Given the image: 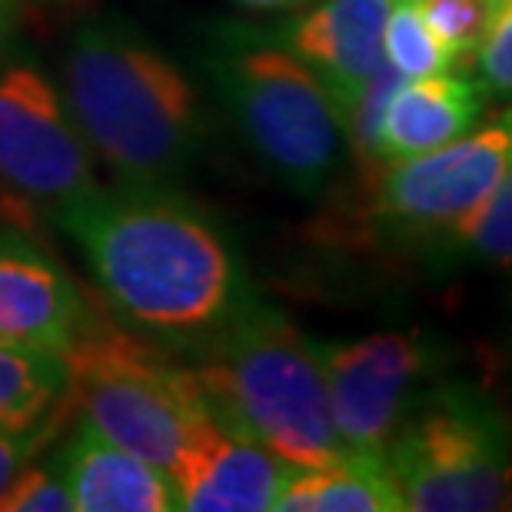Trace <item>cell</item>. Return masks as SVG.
I'll return each instance as SVG.
<instances>
[{
	"label": "cell",
	"instance_id": "cell-1",
	"mask_svg": "<svg viewBox=\"0 0 512 512\" xmlns=\"http://www.w3.org/2000/svg\"><path fill=\"white\" fill-rule=\"evenodd\" d=\"M54 223L110 313L167 350H200L256 303L233 237L173 187H94Z\"/></svg>",
	"mask_w": 512,
	"mask_h": 512
},
{
	"label": "cell",
	"instance_id": "cell-2",
	"mask_svg": "<svg viewBox=\"0 0 512 512\" xmlns=\"http://www.w3.org/2000/svg\"><path fill=\"white\" fill-rule=\"evenodd\" d=\"M60 94L90 153L120 183L173 187L207 143V110L187 67L124 14L77 20Z\"/></svg>",
	"mask_w": 512,
	"mask_h": 512
},
{
	"label": "cell",
	"instance_id": "cell-3",
	"mask_svg": "<svg viewBox=\"0 0 512 512\" xmlns=\"http://www.w3.org/2000/svg\"><path fill=\"white\" fill-rule=\"evenodd\" d=\"M190 370L207 413L266 446L286 466L316 469L346 456L316 343L280 310L256 300L227 330L193 350Z\"/></svg>",
	"mask_w": 512,
	"mask_h": 512
},
{
	"label": "cell",
	"instance_id": "cell-4",
	"mask_svg": "<svg viewBox=\"0 0 512 512\" xmlns=\"http://www.w3.org/2000/svg\"><path fill=\"white\" fill-rule=\"evenodd\" d=\"M200 64L253 157L283 187L320 197L346 163L340 110L276 30L210 20Z\"/></svg>",
	"mask_w": 512,
	"mask_h": 512
},
{
	"label": "cell",
	"instance_id": "cell-5",
	"mask_svg": "<svg viewBox=\"0 0 512 512\" xmlns=\"http://www.w3.org/2000/svg\"><path fill=\"white\" fill-rule=\"evenodd\" d=\"M64 360L84 419L163 473L177 463L193 426L210 416L190 366L127 326L90 316Z\"/></svg>",
	"mask_w": 512,
	"mask_h": 512
},
{
	"label": "cell",
	"instance_id": "cell-6",
	"mask_svg": "<svg viewBox=\"0 0 512 512\" xmlns=\"http://www.w3.org/2000/svg\"><path fill=\"white\" fill-rule=\"evenodd\" d=\"M383 463L416 512H493L509 506L506 426L473 386L423 393L389 439Z\"/></svg>",
	"mask_w": 512,
	"mask_h": 512
},
{
	"label": "cell",
	"instance_id": "cell-7",
	"mask_svg": "<svg viewBox=\"0 0 512 512\" xmlns=\"http://www.w3.org/2000/svg\"><path fill=\"white\" fill-rule=\"evenodd\" d=\"M94 187V153L60 87L24 44L0 37V197L54 220Z\"/></svg>",
	"mask_w": 512,
	"mask_h": 512
},
{
	"label": "cell",
	"instance_id": "cell-8",
	"mask_svg": "<svg viewBox=\"0 0 512 512\" xmlns=\"http://www.w3.org/2000/svg\"><path fill=\"white\" fill-rule=\"evenodd\" d=\"M512 167V130L503 114L446 147L386 163L376 190V217L389 230L439 237L453 247L456 230Z\"/></svg>",
	"mask_w": 512,
	"mask_h": 512
},
{
	"label": "cell",
	"instance_id": "cell-9",
	"mask_svg": "<svg viewBox=\"0 0 512 512\" xmlns=\"http://www.w3.org/2000/svg\"><path fill=\"white\" fill-rule=\"evenodd\" d=\"M330 416L346 453L380 456L423 393L436 353L423 333H373L346 343H316Z\"/></svg>",
	"mask_w": 512,
	"mask_h": 512
},
{
	"label": "cell",
	"instance_id": "cell-10",
	"mask_svg": "<svg viewBox=\"0 0 512 512\" xmlns=\"http://www.w3.org/2000/svg\"><path fill=\"white\" fill-rule=\"evenodd\" d=\"M90 316L64 263L20 223H0V343L64 356Z\"/></svg>",
	"mask_w": 512,
	"mask_h": 512
},
{
	"label": "cell",
	"instance_id": "cell-11",
	"mask_svg": "<svg viewBox=\"0 0 512 512\" xmlns=\"http://www.w3.org/2000/svg\"><path fill=\"white\" fill-rule=\"evenodd\" d=\"M293 466L270 449L207 416L170 469L177 509L187 512H270Z\"/></svg>",
	"mask_w": 512,
	"mask_h": 512
},
{
	"label": "cell",
	"instance_id": "cell-12",
	"mask_svg": "<svg viewBox=\"0 0 512 512\" xmlns=\"http://www.w3.org/2000/svg\"><path fill=\"white\" fill-rule=\"evenodd\" d=\"M393 0H320L276 30L280 40L313 70L340 110L383 64V24Z\"/></svg>",
	"mask_w": 512,
	"mask_h": 512
},
{
	"label": "cell",
	"instance_id": "cell-13",
	"mask_svg": "<svg viewBox=\"0 0 512 512\" xmlns=\"http://www.w3.org/2000/svg\"><path fill=\"white\" fill-rule=\"evenodd\" d=\"M486 100V87L456 70L406 77L383 110L376 160L386 167L466 137L483 117Z\"/></svg>",
	"mask_w": 512,
	"mask_h": 512
},
{
	"label": "cell",
	"instance_id": "cell-14",
	"mask_svg": "<svg viewBox=\"0 0 512 512\" xmlns=\"http://www.w3.org/2000/svg\"><path fill=\"white\" fill-rule=\"evenodd\" d=\"M54 463L80 512H170L177 509L170 476L147 459L127 453L80 419Z\"/></svg>",
	"mask_w": 512,
	"mask_h": 512
},
{
	"label": "cell",
	"instance_id": "cell-15",
	"mask_svg": "<svg viewBox=\"0 0 512 512\" xmlns=\"http://www.w3.org/2000/svg\"><path fill=\"white\" fill-rule=\"evenodd\" d=\"M280 512H403V496L380 456L346 453L340 463L290 469L276 496Z\"/></svg>",
	"mask_w": 512,
	"mask_h": 512
},
{
	"label": "cell",
	"instance_id": "cell-16",
	"mask_svg": "<svg viewBox=\"0 0 512 512\" xmlns=\"http://www.w3.org/2000/svg\"><path fill=\"white\" fill-rule=\"evenodd\" d=\"M70 396V366L60 353L0 343V433H54Z\"/></svg>",
	"mask_w": 512,
	"mask_h": 512
},
{
	"label": "cell",
	"instance_id": "cell-17",
	"mask_svg": "<svg viewBox=\"0 0 512 512\" xmlns=\"http://www.w3.org/2000/svg\"><path fill=\"white\" fill-rule=\"evenodd\" d=\"M383 57L403 77H426V74H443V70H456L446 50L429 34V27L423 24L413 0L389 4L383 24Z\"/></svg>",
	"mask_w": 512,
	"mask_h": 512
},
{
	"label": "cell",
	"instance_id": "cell-18",
	"mask_svg": "<svg viewBox=\"0 0 512 512\" xmlns=\"http://www.w3.org/2000/svg\"><path fill=\"white\" fill-rule=\"evenodd\" d=\"M413 4L436 44L449 54L453 67H459L473 60L496 0H413Z\"/></svg>",
	"mask_w": 512,
	"mask_h": 512
},
{
	"label": "cell",
	"instance_id": "cell-19",
	"mask_svg": "<svg viewBox=\"0 0 512 512\" xmlns=\"http://www.w3.org/2000/svg\"><path fill=\"white\" fill-rule=\"evenodd\" d=\"M512 180L503 177L493 187V193L469 213L463 227L456 230L453 247H466L476 260L486 263H509V243H512Z\"/></svg>",
	"mask_w": 512,
	"mask_h": 512
},
{
	"label": "cell",
	"instance_id": "cell-20",
	"mask_svg": "<svg viewBox=\"0 0 512 512\" xmlns=\"http://www.w3.org/2000/svg\"><path fill=\"white\" fill-rule=\"evenodd\" d=\"M74 499L57 463H27L0 489V512H70Z\"/></svg>",
	"mask_w": 512,
	"mask_h": 512
},
{
	"label": "cell",
	"instance_id": "cell-21",
	"mask_svg": "<svg viewBox=\"0 0 512 512\" xmlns=\"http://www.w3.org/2000/svg\"><path fill=\"white\" fill-rule=\"evenodd\" d=\"M479 84L489 97H509L512 87V10L509 0H496L489 24L479 37Z\"/></svg>",
	"mask_w": 512,
	"mask_h": 512
},
{
	"label": "cell",
	"instance_id": "cell-22",
	"mask_svg": "<svg viewBox=\"0 0 512 512\" xmlns=\"http://www.w3.org/2000/svg\"><path fill=\"white\" fill-rule=\"evenodd\" d=\"M47 439L50 433H27V436L0 433V489L10 483V476H14L27 459H34V453Z\"/></svg>",
	"mask_w": 512,
	"mask_h": 512
},
{
	"label": "cell",
	"instance_id": "cell-23",
	"mask_svg": "<svg viewBox=\"0 0 512 512\" xmlns=\"http://www.w3.org/2000/svg\"><path fill=\"white\" fill-rule=\"evenodd\" d=\"M40 4H50V0H0V30L7 24H14L17 17H24L30 7H40Z\"/></svg>",
	"mask_w": 512,
	"mask_h": 512
},
{
	"label": "cell",
	"instance_id": "cell-24",
	"mask_svg": "<svg viewBox=\"0 0 512 512\" xmlns=\"http://www.w3.org/2000/svg\"><path fill=\"white\" fill-rule=\"evenodd\" d=\"M233 4L247 7V10H290V7L313 4V0H233Z\"/></svg>",
	"mask_w": 512,
	"mask_h": 512
}]
</instances>
